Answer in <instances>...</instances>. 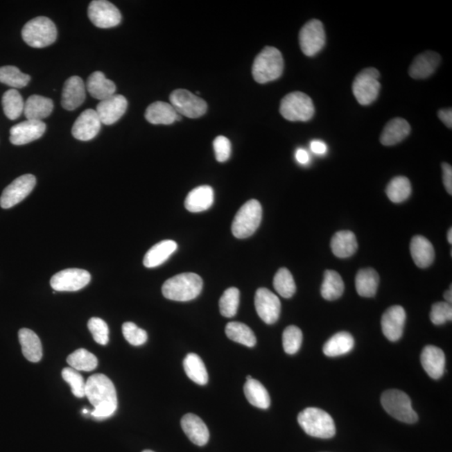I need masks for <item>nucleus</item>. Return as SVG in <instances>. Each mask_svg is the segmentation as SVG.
Returning a JSON list of instances; mask_svg holds the SVG:
<instances>
[{
  "label": "nucleus",
  "instance_id": "obj_32",
  "mask_svg": "<svg viewBox=\"0 0 452 452\" xmlns=\"http://www.w3.org/2000/svg\"><path fill=\"white\" fill-rule=\"evenodd\" d=\"M331 249L338 258H349L357 252L358 243L356 236L352 232H338L331 241Z\"/></svg>",
  "mask_w": 452,
  "mask_h": 452
},
{
  "label": "nucleus",
  "instance_id": "obj_29",
  "mask_svg": "<svg viewBox=\"0 0 452 452\" xmlns=\"http://www.w3.org/2000/svg\"><path fill=\"white\" fill-rule=\"evenodd\" d=\"M87 89L95 99L103 101L115 95L116 85L101 71H95L89 76L87 82Z\"/></svg>",
  "mask_w": 452,
  "mask_h": 452
},
{
  "label": "nucleus",
  "instance_id": "obj_56",
  "mask_svg": "<svg viewBox=\"0 0 452 452\" xmlns=\"http://www.w3.org/2000/svg\"><path fill=\"white\" fill-rule=\"evenodd\" d=\"M447 240H448V242H449L450 244L452 243V229L451 228H450L449 231H448Z\"/></svg>",
  "mask_w": 452,
  "mask_h": 452
},
{
  "label": "nucleus",
  "instance_id": "obj_25",
  "mask_svg": "<svg viewBox=\"0 0 452 452\" xmlns=\"http://www.w3.org/2000/svg\"><path fill=\"white\" fill-rule=\"evenodd\" d=\"M214 203V191L209 185L193 189L185 199L184 207L187 211L199 213L207 211Z\"/></svg>",
  "mask_w": 452,
  "mask_h": 452
},
{
  "label": "nucleus",
  "instance_id": "obj_14",
  "mask_svg": "<svg viewBox=\"0 0 452 452\" xmlns=\"http://www.w3.org/2000/svg\"><path fill=\"white\" fill-rule=\"evenodd\" d=\"M35 184L34 175H25L17 177L3 191L0 197V207L3 209L14 207L30 195Z\"/></svg>",
  "mask_w": 452,
  "mask_h": 452
},
{
  "label": "nucleus",
  "instance_id": "obj_58",
  "mask_svg": "<svg viewBox=\"0 0 452 452\" xmlns=\"http://www.w3.org/2000/svg\"><path fill=\"white\" fill-rule=\"evenodd\" d=\"M143 452H155V451H150V450H145Z\"/></svg>",
  "mask_w": 452,
  "mask_h": 452
},
{
  "label": "nucleus",
  "instance_id": "obj_50",
  "mask_svg": "<svg viewBox=\"0 0 452 452\" xmlns=\"http://www.w3.org/2000/svg\"><path fill=\"white\" fill-rule=\"evenodd\" d=\"M214 150L218 162L224 163L231 157L232 144L224 136H218L213 143Z\"/></svg>",
  "mask_w": 452,
  "mask_h": 452
},
{
  "label": "nucleus",
  "instance_id": "obj_52",
  "mask_svg": "<svg viewBox=\"0 0 452 452\" xmlns=\"http://www.w3.org/2000/svg\"><path fill=\"white\" fill-rule=\"evenodd\" d=\"M440 120L446 125L447 128H452V110L451 108L442 109L438 112Z\"/></svg>",
  "mask_w": 452,
  "mask_h": 452
},
{
  "label": "nucleus",
  "instance_id": "obj_40",
  "mask_svg": "<svg viewBox=\"0 0 452 452\" xmlns=\"http://www.w3.org/2000/svg\"><path fill=\"white\" fill-rule=\"evenodd\" d=\"M411 193V184L406 177L398 176L391 180L386 187V195L393 203H402L409 199Z\"/></svg>",
  "mask_w": 452,
  "mask_h": 452
},
{
  "label": "nucleus",
  "instance_id": "obj_51",
  "mask_svg": "<svg viewBox=\"0 0 452 452\" xmlns=\"http://www.w3.org/2000/svg\"><path fill=\"white\" fill-rule=\"evenodd\" d=\"M443 171V183L445 185L446 191L452 195V168L450 164L443 163L442 164Z\"/></svg>",
  "mask_w": 452,
  "mask_h": 452
},
{
  "label": "nucleus",
  "instance_id": "obj_41",
  "mask_svg": "<svg viewBox=\"0 0 452 452\" xmlns=\"http://www.w3.org/2000/svg\"><path fill=\"white\" fill-rule=\"evenodd\" d=\"M2 105L5 114L10 120L19 119L25 107L21 95L15 89H11L3 94Z\"/></svg>",
  "mask_w": 452,
  "mask_h": 452
},
{
  "label": "nucleus",
  "instance_id": "obj_9",
  "mask_svg": "<svg viewBox=\"0 0 452 452\" xmlns=\"http://www.w3.org/2000/svg\"><path fill=\"white\" fill-rule=\"evenodd\" d=\"M379 78V71L372 67L362 70L355 76L353 92L359 104L368 106L377 99L381 88Z\"/></svg>",
  "mask_w": 452,
  "mask_h": 452
},
{
  "label": "nucleus",
  "instance_id": "obj_44",
  "mask_svg": "<svg viewBox=\"0 0 452 452\" xmlns=\"http://www.w3.org/2000/svg\"><path fill=\"white\" fill-rule=\"evenodd\" d=\"M240 290L236 288H229L225 290L219 302L220 311L222 316L233 318L239 308Z\"/></svg>",
  "mask_w": 452,
  "mask_h": 452
},
{
  "label": "nucleus",
  "instance_id": "obj_36",
  "mask_svg": "<svg viewBox=\"0 0 452 452\" xmlns=\"http://www.w3.org/2000/svg\"><path fill=\"white\" fill-rule=\"evenodd\" d=\"M184 369L187 376L193 382L200 385H205L208 383V373L203 360L196 354H189L184 360Z\"/></svg>",
  "mask_w": 452,
  "mask_h": 452
},
{
  "label": "nucleus",
  "instance_id": "obj_57",
  "mask_svg": "<svg viewBox=\"0 0 452 452\" xmlns=\"http://www.w3.org/2000/svg\"><path fill=\"white\" fill-rule=\"evenodd\" d=\"M252 379V377L251 376V375H248L247 378H246V381H249V379Z\"/></svg>",
  "mask_w": 452,
  "mask_h": 452
},
{
  "label": "nucleus",
  "instance_id": "obj_37",
  "mask_svg": "<svg viewBox=\"0 0 452 452\" xmlns=\"http://www.w3.org/2000/svg\"><path fill=\"white\" fill-rule=\"evenodd\" d=\"M344 290L345 284L341 276L335 270H326L321 288L322 297L328 301L337 300L342 295Z\"/></svg>",
  "mask_w": 452,
  "mask_h": 452
},
{
  "label": "nucleus",
  "instance_id": "obj_15",
  "mask_svg": "<svg viewBox=\"0 0 452 452\" xmlns=\"http://www.w3.org/2000/svg\"><path fill=\"white\" fill-rule=\"evenodd\" d=\"M255 306L258 316L266 324H273L278 320L281 313L279 298L266 288H259L255 296Z\"/></svg>",
  "mask_w": 452,
  "mask_h": 452
},
{
  "label": "nucleus",
  "instance_id": "obj_54",
  "mask_svg": "<svg viewBox=\"0 0 452 452\" xmlns=\"http://www.w3.org/2000/svg\"><path fill=\"white\" fill-rule=\"evenodd\" d=\"M296 159L301 164H308L310 160L308 153L305 149H297L296 152Z\"/></svg>",
  "mask_w": 452,
  "mask_h": 452
},
{
  "label": "nucleus",
  "instance_id": "obj_23",
  "mask_svg": "<svg viewBox=\"0 0 452 452\" xmlns=\"http://www.w3.org/2000/svg\"><path fill=\"white\" fill-rule=\"evenodd\" d=\"M181 426L185 435L197 446L207 445L209 439L208 427L195 414H187L181 419Z\"/></svg>",
  "mask_w": 452,
  "mask_h": 452
},
{
  "label": "nucleus",
  "instance_id": "obj_30",
  "mask_svg": "<svg viewBox=\"0 0 452 452\" xmlns=\"http://www.w3.org/2000/svg\"><path fill=\"white\" fill-rule=\"evenodd\" d=\"M19 340L22 353L27 360L37 363L43 356L42 345L40 338L33 331L22 329L19 331Z\"/></svg>",
  "mask_w": 452,
  "mask_h": 452
},
{
  "label": "nucleus",
  "instance_id": "obj_19",
  "mask_svg": "<svg viewBox=\"0 0 452 452\" xmlns=\"http://www.w3.org/2000/svg\"><path fill=\"white\" fill-rule=\"evenodd\" d=\"M102 126L98 113L94 109H87L76 120L72 127V135L80 141L94 139Z\"/></svg>",
  "mask_w": 452,
  "mask_h": 452
},
{
  "label": "nucleus",
  "instance_id": "obj_12",
  "mask_svg": "<svg viewBox=\"0 0 452 452\" xmlns=\"http://www.w3.org/2000/svg\"><path fill=\"white\" fill-rule=\"evenodd\" d=\"M88 17L96 27L101 29L119 26L122 20L119 10L106 0H94L88 7Z\"/></svg>",
  "mask_w": 452,
  "mask_h": 452
},
{
  "label": "nucleus",
  "instance_id": "obj_13",
  "mask_svg": "<svg viewBox=\"0 0 452 452\" xmlns=\"http://www.w3.org/2000/svg\"><path fill=\"white\" fill-rule=\"evenodd\" d=\"M91 281L87 270L71 268L60 270L51 279V288L55 292H76L85 288Z\"/></svg>",
  "mask_w": 452,
  "mask_h": 452
},
{
  "label": "nucleus",
  "instance_id": "obj_34",
  "mask_svg": "<svg viewBox=\"0 0 452 452\" xmlns=\"http://www.w3.org/2000/svg\"><path fill=\"white\" fill-rule=\"evenodd\" d=\"M245 398L250 403L260 409H268L270 405V398L268 391L264 385L257 379L246 381L244 385Z\"/></svg>",
  "mask_w": 452,
  "mask_h": 452
},
{
  "label": "nucleus",
  "instance_id": "obj_6",
  "mask_svg": "<svg viewBox=\"0 0 452 452\" xmlns=\"http://www.w3.org/2000/svg\"><path fill=\"white\" fill-rule=\"evenodd\" d=\"M262 219L260 202L251 200L239 209L232 223V233L238 239H245L253 235L259 227Z\"/></svg>",
  "mask_w": 452,
  "mask_h": 452
},
{
  "label": "nucleus",
  "instance_id": "obj_10",
  "mask_svg": "<svg viewBox=\"0 0 452 452\" xmlns=\"http://www.w3.org/2000/svg\"><path fill=\"white\" fill-rule=\"evenodd\" d=\"M169 99L177 114L189 119L200 118L207 112V102L185 89L173 91Z\"/></svg>",
  "mask_w": 452,
  "mask_h": 452
},
{
  "label": "nucleus",
  "instance_id": "obj_26",
  "mask_svg": "<svg viewBox=\"0 0 452 452\" xmlns=\"http://www.w3.org/2000/svg\"><path fill=\"white\" fill-rule=\"evenodd\" d=\"M145 118L152 124L171 125L180 121L181 116L177 114L171 103L156 102L149 105L145 112Z\"/></svg>",
  "mask_w": 452,
  "mask_h": 452
},
{
  "label": "nucleus",
  "instance_id": "obj_53",
  "mask_svg": "<svg viewBox=\"0 0 452 452\" xmlns=\"http://www.w3.org/2000/svg\"><path fill=\"white\" fill-rule=\"evenodd\" d=\"M327 145L320 140H314L311 143V150L318 155H322L327 152Z\"/></svg>",
  "mask_w": 452,
  "mask_h": 452
},
{
  "label": "nucleus",
  "instance_id": "obj_18",
  "mask_svg": "<svg viewBox=\"0 0 452 452\" xmlns=\"http://www.w3.org/2000/svg\"><path fill=\"white\" fill-rule=\"evenodd\" d=\"M128 101L122 95H113L107 99L101 101L96 106L101 123L105 125H112L118 122L126 112Z\"/></svg>",
  "mask_w": 452,
  "mask_h": 452
},
{
  "label": "nucleus",
  "instance_id": "obj_55",
  "mask_svg": "<svg viewBox=\"0 0 452 452\" xmlns=\"http://www.w3.org/2000/svg\"><path fill=\"white\" fill-rule=\"evenodd\" d=\"M444 297H445V299L447 302V304H451L452 302V289L451 286L449 290H447L445 294H444Z\"/></svg>",
  "mask_w": 452,
  "mask_h": 452
},
{
  "label": "nucleus",
  "instance_id": "obj_11",
  "mask_svg": "<svg viewBox=\"0 0 452 452\" xmlns=\"http://www.w3.org/2000/svg\"><path fill=\"white\" fill-rule=\"evenodd\" d=\"M299 43L306 56H313L322 51L325 46L326 34L320 20L312 19L305 24L300 31Z\"/></svg>",
  "mask_w": 452,
  "mask_h": 452
},
{
  "label": "nucleus",
  "instance_id": "obj_35",
  "mask_svg": "<svg viewBox=\"0 0 452 452\" xmlns=\"http://www.w3.org/2000/svg\"><path fill=\"white\" fill-rule=\"evenodd\" d=\"M354 339L349 333L340 332L330 338L324 346V353L329 357L341 356L354 349Z\"/></svg>",
  "mask_w": 452,
  "mask_h": 452
},
{
  "label": "nucleus",
  "instance_id": "obj_39",
  "mask_svg": "<svg viewBox=\"0 0 452 452\" xmlns=\"http://www.w3.org/2000/svg\"><path fill=\"white\" fill-rule=\"evenodd\" d=\"M67 361L71 368L76 371H86V372L94 370L98 365V358L84 349L76 350L71 354L67 357Z\"/></svg>",
  "mask_w": 452,
  "mask_h": 452
},
{
  "label": "nucleus",
  "instance_id": "obj_38",
  "mask_svg": "<svg viewBox=\"0 0 452 452\" xmlns=\"http://www.w3.org/2000/svg\"><path fill=\"white\" fill-rule=\"evenodd\" d=\"M225 333L231 340L252 348L257 344V338L247 325L241 322H229L225 327Z\"/></svg>",
  "mask_w": 452,
  "mask_h": 452
},
{
  "label": "nucleus",
  "instance_id": "obj_45",
  "mask_svg": "<svg viewBox=\"0 0 452 452\" xmlns=\"http://www.w3.org/2000/svg\"><path fill=\"white\" fill-rule=\"evenodd\" d=\"M302 342V332L297 326H289L282 335L284 349L288 354H295L300 349Z\"/></svg>",
  "mask_w": 452,
  "mask_h": 452
},
{
  "label": "nucleus",
  "instance_id": "obj_43",
  "mask_svg": "<svg viewBox=\"0 0 452 452\" xmlns=\"http://www.w3.org/2000/svg\"><path fill=\"white\" fill-rule=\"evenodd\" d=\"M274 288L282 297H292L296 293V284L292 273L286 268H281L273 280Z\"/></svg>",
  "mask_w": 452,
  "mask_h": 452
},
{
  "label": "nucleus",
  "instance_id": "obj_24",
  "mask_svg": "<svg viewBox=\"0 0 452 452\" xmlns=\"http://www.w3.org/2000/svg\"><path fill=\"white\" fill-rule=\"evenodd\" d=\"M410 253L415 264L427 268L433 263L435 250L431 242L422 236H415L410 242Z\"/></svg>",
  "mask_w": 452,
  "mask_h": 452
},
{
  "label": "nucleus",
  "instance_id": "obj_21",
  "mask_svg": "<svg viewBox=\"0 0 452 452\" xmlns=\"http://www.w3.org/2000/svg\"><path fill=\"white\" fill-rule=\"evenodd\" d=\"M441 55L437 52L428 51L419 54L411 63L409 74L413 79H425L435 73L441 63Z\"/></svg>",
  "mask_w": 452,
  "mask_h": 452
},
{
  "label": "nucleus",
  "instance_id": "obj_31",
  "mask_svg": "<svg viewBox=\"0 0 452 452\" xmlns=\"http://www.w3.org/2000/svg\"><path fill=\"white\" fill-rule=\"evenodd\" d=\"M177 245L175 241L166 240L159 242L149 250L144 258V265L147 268H157L164 263L169 257L175 252Z\"/></svg>",
  "mask_w": 452,
  "mask_h": 452
},
{
  "label": "nucleus",
  "instance_id": "obj_4",
  "mask_svg": "<svg viewBox=\"0 0 452 452\" xmlns=\"http://www.w3.org/2000/svg\"><path fill=\"white\" fill-rule=\"evenodd\" d=\"M297 421L302 430L311 437L329 439L336 433L333 418L321 409L306 408L298 415Z\"/></svg>",
  "mask_w": 452,
  "mask_h": 452
},
{
  "label": "nucleus",
  "instance_id": "obj_49",
  "mask_svg": "<svg viewBox=\"0 0 452 452\" xmlns=\"http://www.w3.org/2000/svg\"><path fill=\"white\" fill-rule=\"evenodd\" d=\"M430 318L435 325H442L448 321H451V304H447L446 302H437L431 308Z\"/></svg>",
  "mask_w": 452,
  "mask_h": 452
},
{
  "label": "nucleus",
  "instance_id": "obj_5",
  "mask_svg": "<svg viewBox=\"0 0 452 452\" xmlns=\"http://www.w3.org/2000/svg\"><path fill=\"white\" fill-rule=\"evenodd\" d=\"M22 38L31 47H47L58 38V29L51 19L39 16L26 24L22 30Z\"/></svg>",
  "mask_w": 452,
  "mask_h": 452
},
{
  "label": "nucleus",
  "instance_id": "obj_48",
  "mask_svg": "<svg viewBox=\"0 0 452 452\" xmlns=\"http://www.w3.org/2000/svg\"><path fill=\"white\" fill-rule=\"evenodd\" d=\"M88 329L94 340L101 345H107L109 341V329L106 322L99 318H92L88 321Z\"/></svg>",
  "mask_w": 452,
  "mask_h": 452
},
{
  "label": "nucleus",
  "instance_id": "obj_46",
  "mask_svg": "<svg viewBox=\"0 0 452 452\" xmlns=\"http://www.w3.org/2000/svg\"><path fill=\"white\" fill-rule=\"evenodd\" d=\"M62 378L71 386L72 394L78 398H83L86 391V381L78 371L71 368H64L62 372Z\"/></svg>",
  "mask_w": 452,
  "mask_h": 452
},
{
  "label": "nucleus",
  "instance_id": "obj_2",
  "mask_svg": "<svg viewBox=\"0 0 452 452\" xmlns=\"http://www.w3.org/2000/svg\"><path fill=\"white\" fill-rule=\"evenodd\" d=\"M203 288V280L195 273L180 274L164 282L162 293L167 299L188 302L195 299Z\"/></svg>",
  "mask_w": 452,
  "mask_h": 452
},
{
  "label": "nucleus",
  "instance_id": "obj_16",
  "mask_svg": "<svg viewBox=\"0 0 452 452\" xmlns=\"http://www.w3.org/2000/svg\"><path fill=\"white\" fill-rule=\"evenodd\" d=\"M46 129L43 121L26 120L11 128L10 141L14 145L30 144L42 138Z\"/></svg>",
  "mask_w": 452,
  "mask_h": 452
},
{
  "label": "nucleus",
  "instance_id": "obj_3",
  "mask_svg": "<svg viewBox=\"0 0 452 452\" xmlns=\"http://www.w3.org/2000/svg\"><path fill=\"white\" fill-rule=\"evenodd\" d=\"M284 69V60L279 50L266 46L257 55L252 66L256 82L265 84L280 78Z\"/></svg>",
  "mask_w": 452,
  "mask_h": 452
},
{
  "label": "nucleus",
  "instance_id": "obj_33",
  "mask_svg": "<svg viewBox=\"0 0 452 452\" xmlns=\"http://www.w3.org/2000/svg\"><path fill=\"white\" fill-rule=\"evenodd\" d=\"M379 277L373 268H365L358 270L355 278V286L359 296L372 297L376 294Z\"/></svg>",
  "mask_w": 452,
  "mask_h": 452
},
{
  "label": "nucleus",
  "instance_id": "obj_8",
  "mask_svg": "<svg viewBox=\"0 0 452 452\" xmlns=\"http://www.w3.org/2000/svg\"><path fill=\"white\" fill-rule=\"evenodd\" d=\"M381 403L386 412L399 421L413 424L418 421V415L412 408L410 397L401 390L385 391L382 394Z\"/></svg>",
  "mask_w": 452,
  "mask_h": 452
},
{
  "label": "nucleus",
  "instance_id": "obj_7",
  "mask_svg": "<svg viewBox=\"0 0 452 452\" xmlns=\"http://www.w3.org/2000/svg\"><path fill=\"white\" fill-rule=\"evenodd\" d=\"M280 113L290 122H308L315 113L313 100L304 92H292L281 100Z\"/></svg>",
  "mask_w": 452,
  "mask_h": 452
},
{
  "label": "nucleus",
  "instance_id": "obj_27",
  "mask_svg": "<svg viewBox=\"0 0 452 452\" xmlns=\"http://www.w3.org/2000/svg\"><path fill=\"white\" fill-rule=\"evenodd\" d=\"M410 124L406 119L395 118L383 128L381 143L385 146H393L406 139L410 135Z\"/></svg>",
  "mask_w": 452,
  "mask_h": 452
},
{
  "label": "nucleus",
  "instance_id": "obj_1",
  "mask_svg": "<svg viewBox=\"0 0 452 452\" xmlns=\"http://www.w3.org/2000/svg\"><path fill=\"white\" fill-rule=\"evenodd\" d=\"M85 395L94 407L92 417L105 419L112 417L118 409V395L110 379L103 374H96L86 381Z\"/></svg>",
  "mask_w": 452,
  "mask_h": 452
},
{
  "label": "nucleus",
  "instance_id": "obj_22",
  "mask_svg": "<svg viewBox=\"0 0 452 452\" xmlns=\"http://www.w3.org/2000/svg\"><path fill=\"white\" fill-rule=\"evenodd\" d=\"M421 362L424 370L431 378L439 379L445 371L446 357L438 347L429 345L423 349Z\"/></svg>",
  "mask_w": 452,
  "mask_h": 452
},
{
  "label": "nucleus",
  "instance_id": "obj_17",
  "mask_svg": "<svg viewBox=\"0 0 452 452\" xmlns=\"http://www.w3.org/2000/svg\"><path fill=\"white\" fill-rule=\"evenodd\" d=\"M406 320V311L401 306H390L381 318L383 333L390 341H398L402 337Z\"/></svg>",
  "mask_w": 452,
  "mask_h": 452
},
{
  "label": "nucleus",
  "instance_id": "obj_28",
  "mask_svg": "<svg viewBox=\"0 0 452 452\" xmlns=\"http://www.w3.org/2000/svg\"><path fill=\"white\" fill-rule=\"evenodd\" d=\"M53 101L39 95L31 96L24 107L27 120L43 121L53 111Z\"/></svg>",
  "mask_w": 452,
  "mask_h": 452
},
{
  "label": "nucleus",
  "instance_id": "obj_20",
  "mask_svg": "<svg viewBox=\"0 0 452 452\" xmlns=\"http://www.w3.org/2000/svg\"><path fill=\"white\" fill-rule=\"evenodd\" d=\"M86 100V86L79 76H71L64 84L62 106L67 111H73Z\"/></svg>",
  "mask_w": 452,
  "mask_h": 452
},
{
  "label": "nucleus",
  "instance_id": "obj_42",
  "mask_svg": "<svg viewBox=\"0 0 452 452\" xmlns=\"http://www.w3.org/2000/svg\"><path fill=\"white\" fill-rule=\"evenodd\" d=\"M31 76L14 66L0 67V82L13 88H23L29 84Z\"/></svg>",
  "mask_w": 452,
  "mask_h": 452
},
{
  "label": "nucleus",
  "instance_id": "obj_47",
  "mask_svg": "<svg viewBox=\"0 0 452 452\" xmlns=\"http://www.w3.org/2000/svg\"><path fill=\"white\" fill-rule=\"evenodd\" d=\"M123 334L126 340L132 346H141L148 340L146 331L139 328L133 322H125L123 325Z\"/></svg>",
  "mask_w": 452,
  "mask_h": 452
}]
</instances>
